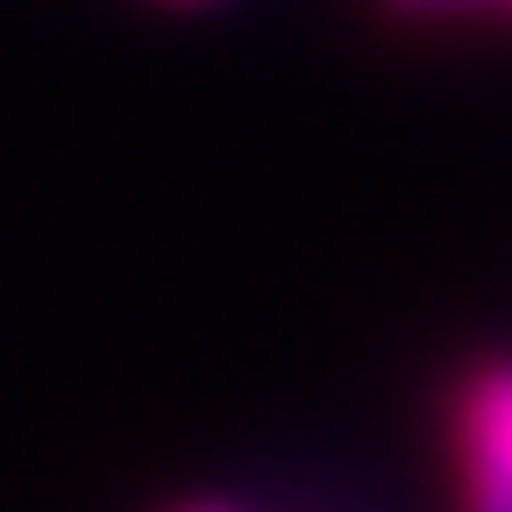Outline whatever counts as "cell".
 <instances>
[{
  "instance_id": "6da1fadb",
  "label": "cell",
  "mask_w": 512,
  "mask_h": 512,
  "mask_svg": "<svg viewBox=\"0 0 512 512\" xmlns=\"http://www.w3.org/2000/svg\"><path fill=\"white\" fill-rule=\"evenodd\" d=\"M470 441V498L484 512H512V363H491L463 399Z\"/></svg>"
},
{
  "instance_id": "7a4b0ae2",
  "label": "cell",
  "mask_w": 512,
  "mask_h": 512,
  "mask_svg": "<svg viewBox=\"0 0 512 512\" xmlns=\"http://www.w3.org/2000/svg\"><path fill=\"white\" fill-rule=\"evenodd\" d=\"M399 15H470V8H491V0H384Z\"/></svg>"
}]
</instances>
